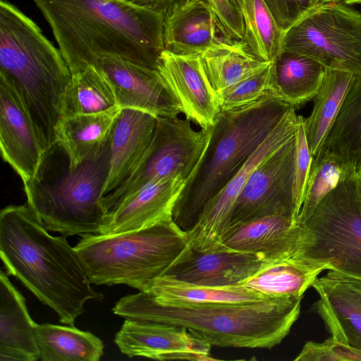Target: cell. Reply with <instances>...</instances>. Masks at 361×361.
<instances>
[{
  "mask_svg": "<svg viewBox=\"0 0 361 361\" xmlns=\"http://www.w3.org/2000/svg\"><path fill=\"white\" fill-rule=\"evenodd\" d=\"M72 73L103 55L157 69L164 16L124 0H34Z\"/></svg>",
  "mask_w": 361,
  "mask_h": 361,
  "instance_id": "1",
  "label": "cell"
},
{
  "mask_svg": "<svg viewBox=\"0 0 361 361\" xmlns=\"http://www.w3.org/2000/svg\"><path fill=\"white\" fill-rule=\"evenodd\" d=\"M0 255L7 274L52 309L62 324L73 326L88 300L104 298L92 288L66 237L51 235L27 203L1 209Z\"/></svg>",
  "mask_w": 361,
  "mask_h": 361,
  "instance_id": "2",
  "label": "cell"
},
{
  "mask_svg": "<svg viewBox=\"0 0 361 361\" xmlns=\"http://www.w3.org/2000/svg\"><path fill=\"white\" fill-rule=\"evenodd\" d=\"M302 299L164 304L139 291L121 298L112 310L125 319L185 327L211 346L271 349L285 338L298 319Z\"/></svg>",
  "mask_w": 361,
  "mask_h": 361,
  "instance_id": "3",
  "label": "cell"
},
{
  "mask_svg": "<svg viewBox=\"0 0 361 361\" xmlns=\"http://www.w3.org/2000/svg\"><path fill=\"white\" fill-rule=\"evenodd\" d=\"M71 72L57 49L30 18L0 1V78L18 92L44 153L58 142Z\"/></svg>",
  "mask_w": 361,
  "mask_h": 361,
  "instance_id": "4",
  "label": "cell"
},
{
  "mask_svg": "<svg viewBox=\"0 0 361 361\" xmlns=\"http://www.w3.org/2000/svg\"><path fill=\"white\" fill-rule=\"evenodd\" d=\"M293 108L269 94L245 106L221 111L195 169L175 202L172 218L187 232L205 204L218 193L284 115Z\"/></svg>",
  "mask_w": 361,
  "mask_h": 361,
  "instance_id": "5",
  "label": "cell"
},
{
  "mask_svg": "<svg viewBox=\"0 0 361 361\" xmlns=\"http://www.w3.org/2000/svg\"><path fill=\"white\" fill-rule=\"evenodd\" d=\"M57 142L44 154L34 178L24 183L27 204L48 231L66 237L101 233L103 190L109 169V147L97 159L70 169Z\"/></svg>",
  "mask_w": 361,
  "mask_h": 361,
  "instance_id": "6",
  "label": "cell"
},
{
  "mask_svg": "<svg viewBox=\"0 0 361 361\" xmlns=\"http://www.w3.org/2000/svg\"><path fill=\"white\" fill-rule=\"evenodd\" d=\"M81 237L74 249L92 283L139 291L161 276L188 243L173 218L135 231Z\"/></svg>",
  "mask_w": 361,
  "mask_h": 361,
  "instance_id": "7",
  "label": "cell"
},
{
  "mask_svg": "<svg viewBox=\"0 0 361 361\" xmlns=\"http://www.w3.org/2000/svg\"><path fill=\"white\" fill-rule=\"evenodd\" d=\"M302 226L304 257L361 278V182L355 176L329 192Z\"/></svg>",
  "mask_w": 361,
  "mask_h": 361,
  "instance_id": "8",
  "label": "cell"
},
{
  "mask_svg": "<svg viewBox=\"0 0 361 361\" xmlns=\"http://www.w3.org/2000/svg\"><path fill=\"white\" fill-rule=\"evenodd\" d=\"M310 57L326 68L361 75V13L329 1L286 31L281 53Z\"/></svg>",
  "mask_w": 361,
  "mask_h": 361,
  "instance_id": "9",
  "label": "cell"
},
{
  "mask_svg": "<svg viewBox=\"0 0 361 361\" xmlns=\"http://www.w3.org/2000/svg\"><path fill=\"white\" fill-rule=\"evenodd\" d=\"M209 130H195L186 118L157 117L152 141L135 169L118 188L102 197L104 214L152 182L173 176L186 180L203 154Z\"/></svg>",
  "mask_w": 361,
  "mask_h": 361,
  "instance_id": "10",
  "label": "cell"
},
{
  "mask_svg": "<svg viewBox=\"0 0 361 361\" xmlns=\"http://www.w3.org/2000/svg\"><path fill=\"white\" fill-rule=\"evenodd\" d=\"M296 123L295 109L291 108L228 182L205 204L195 225L186 232L192 248L200 252L222 248V238L229 227L233 206L247 179L267 157L294 136Z\"/></svg>",
  "mask_w": 361,
  "mask_h": 361,
  "instance_id": "11",
  "label": "cell"
},
{
  "mask_svg": "<svg viewBox=\"0 0 361 361\" xmlns=\"http://www.w3.org/2000/svg\"><path fill=\"white\" fill-rule=\"evenodd\" d=\"M295 151L294 135L253 171L233 206L228 228L272 215L297 219L293 195Z\"/></svg>",
  "mask_w": 361,
  "mask_h": 361,
  "instance_id": "12",
  "label": "cell"
},
{
  "mask_svg": "<svg viewBox=\"0 0 361 361\" xmlns=\"http://www.w3.org/2000/svg\"><path fill=\"white\" fill-rule=\"evenodd\" d=\"M110 83L121 108L156 117L183 114L182 106L158 70L112 55L99 56L93 66Z\"/></svg>",
  "mask_w": 361,
  "mask_h": 361,
  "instance_id": "13",
  "label": "cell"
},
{
  "mask_svg": "<svg viewBox=\"0 0 361 361\" xmlns=\"http://www.w3.org/2000/svg\"><path fill=\"white\" fill-rule=\"evenodd\" d=\"M114 343L128 357L159 360H214L211 345L185 327L126 319Z\"/></svg>",
  "mask_w": 361,
  "mask_h": 361,
  "instance_id": "14",
  "label": "cell"
},
{
  "mask_svg": "<svg viewBox=\"0 0 361 361\" xmlns=\"http://www.w3.org/2000/svg\"><path fill=\"white\" fill-rule=\"evenodd\" d=\"M327 271L312 284L318 300L312 310L322 319L332 340L361 351V278Z\"/></svg>",
  "mask_w": 361,
  "mask_h": 361,
  "instance_id": "15",
  "label": "cell"
},
{
  "mask_svg": "<svg viewBox=\"0 0 361 361\" xmlns=\"http://www.w3.org/2000/svg\"><path fill=\"white\" fill-rule=\"evenodd\" d=\"M157 70L180 102L185 117L201 129H210L221 110L216 92L202 68L200 54L180 55L164 50Z\"/></svg>",
  "mask_w": 361,
  "mask_h": 361,
  "instance_id": "16",
  "label": "cell"
},
{
  "mask_svg": "<svg viewBox=\"0 0 361 361\" xmlns=\"http://www.w3.org/2000/svg\"><path fill=\"white\" fill-rule=\"evenodd\" d=\"M263 255L221 249L200 252L186 247L162 276L190 283L220 287L240 283L267 262Z\"/></svg>",
  "mask_w": 361,
  "mask_h": 361,
  "instance_id": "17",
  "label": "cell"
},
{
  "mask_svg": "<svg viewBox=\"0 0 361 361\" xmlns=\"http://www.w3.org/2000/svg\"><path fill=\"white\" fill-rule=\"evenodd\" d=\"M0 147L2 159L20 176L23 184L35 177L44 153L19 94L1 78Z\"/></svg>",
  "mask_w": 361,
  "mask_h": 361,
  "instance_id": "18",
  "label": "cell"
},
{
  "mask_svg": "<svg viewBox=\"0 0 361 361\" xmlns=\"http://www.w3.org/2000/svg\"><path fill=\"white\" fill-rule=\"evenodd\" d=\"M185 181L180 176L166 177L126 197L104 212L101 234L135 231L172 218L175 202Z\"/></svg>",
  "mask_w": 361,
  "mask_h": 361,
  "instance_id": "19",
  "label": "cell"
},
{
  "mask_svg": "<svg viewBox=\"0 0 361 361\" xmlns=\"http://www.w3.org/2000/svg\"><path fill=\"white\" fill-rule=\"evenodd\" d=\"M305 230L292 216L272 215L230 227L222 238L226 249L260 254L273 259L301 250Z\"/></svg>",
  "mask_w": 361,
  "mask_h": 361,
  "instance_id": "20",
  "label": "cell"
},
{
  "mask_svg": "<svg viewBox=\"0 0 361 361\" xmlns=\"http://www.w3.org/2000/svg\"><path fill=\"white\" fill-rule=\"evenodd\" d=\"M157 117L144 111L122 108L110 139L108 176L103 197L118 188L135 169L149 147Z\"/></svg>",
  "mask_w": 361,
  "mask_h": 361,
  "instance_id": "21",
  "label": "cell"
},
{
  "mask_svg": "<svg viewBox=\"0 0 361 361\" xmlns=\"http://www.w3.org/2000/svg\"><path fill=\"white\" fill-rule=\"evenodd\" d=\"M25 299L0 271V361L40 359L35 328Z\"/></svg>",
  "mask_w": 361,
  "mask_h": 361,
  "instance_id": "22",
  "label": "cell"
},
{
  "mask_svg": "<svg viewBox=\"0 0 361 361\" xmlns=\"http://www.w3.org/2000/svg\"><path fill=\"white\" fill-rule=\"evenodd\" d=\"M216 23L209 7L200 0H182L164 16V49L180 55L200 54L213 45Z\"/></svg>",
  "mask_w": 361,
  "mask_h": 361,
  "instance_id": "23",
  "label": "cell"
},
{
  "mask_svg": "<svg viewBox=\"0 0 361 361\" xmlns=\"http://www.w3.org/2000/svg\"><path fill=\"white\" fill-rule=\"evenodd\" d=\"M122 108L63 117L58 128V143L65 151L70 169L99 158L109 147L115 121Z\"/></svg>",
  "mask_w": 361,
  "mask_h": 361,
  "instance_id": "24",
  "label": "cell"
},
{
  "mask_svg": "<svg viewBox=\"0 0 361 361\" xmlns=\"http://www.w3.org/2000/svg\"><path fill=\"white\" fill-rule=\"evenodd\" d=\"M329 269L328 264L310 260L299 251L268 259L257 273L239 284L269 298L303 297L319 275Z\"/></svg>",
  "mask_w": 361,
  "mask_h": 361,
  "instance_id": "25",
  "label": "cell"
},
{
  "mask_svg": "<svg viewBox=\"0 0 361 361\" xmlns=\"http://www.w3.org/2000/svg\"><path fill=\"white\" fill-rule=\"evenodd\" d=\"M322 154L334 157L356 174L361 163V75H356L348 90L324 145L315 157Z\"/></svg>",
  "mask_w": 361,
  "mask_h": 361,
  "instance_id": "26",
  "label": "cell"
},
{
  "mask_svg": "<svg viewBox=\"0 0 361 361\" xmlns=\"http://www.w3.org/2000/svg\"><path fill=\"white\" fill-rule=\"evenodd\" d=\"M274 63L275 97L295 109L314 99L324 78L326 68L323 65L293 52H281Z\"/></svg>",
  "mask_w": 361,
  "mask_h": 361,
  "instance_id": "27",
  "label": "cell"
},
{
  "mask_svg": "<svg viewBox=\"0 0 361 361\" xmlns=\"http://www.w3.org/2000/svg\"><path fill=\"white\" fill-rule=\"evenodd\" d=\"M204 71L218 92L264 68L273 62L252 55L242 40L223 38L200 54Z\"/></svg>",
  "mask_w": 361,
  "mask_h": 361,
  "instance_id": "28",
  "label": "cell"
},
{
  "mask_svg": "<svg viewBox=\"0 0 361 361\" xmlns=\"http://www.w3.org/2000/svg\"><path fill=\"white\" fill-rule=\"evenodd\" d=\"M35 335L42 361H99L104 354L99 337L74 325L36 323Z\"/></svg>",
  "mask_w": 361,
  "mask_h": 361,
  "instance_id": "29",
  "label": "cell"
},
{
  "mask_svg": "<svg viewBox=\"0 0 361 361\" xmlns=\"http://www.w3.org/2000/svg\"><path fill=\"white\" fill-rule=\"evenodd\" d=\"M145 292L157 302L164 304L238 303L273 298L240 284L207 286L187 283L166 276L154 279Z\"/></svg>",
  "mask_w": 361,
  "mask_h": 361,
  "instance_id": "30",
  "label": "cell"
},
{
  "mask_svg": "<svg viewBox=\"0 0 361 361\" xmlns=\"http://www.w3.org/2000/svg\"><path fill=\"white\" fill-rule=\"evenodd\" d=\"M355 76L347 71L326 68L322 85L313 99L312 111L304 118L307 142L313 158L322 147Z\"/></svg>",
  "mask_w": 361,
  "mask_h": 361,
  "instance_id": "31",
  "label": "cell"
},
{
  "mask_svg": "<svg viewBox=\"0 0 361 361\" xmlns=\"http://www.w3.org/2000/svg\"><path fill=\"white\" fill-rule=\"evenodd\" d=\"M116 106L119 105L112 87L94 66L72 73L65 94L63 118L99 113Z\"/></svg>",
  "mask_w": 361,
  "mask_h": 361,
  "instance_id": "32",
  "label": "cell"
},
{
  "mask_svg": "<svg viewBox=\"0 0 361 361\" xmlns=\"http://www.w3.org/2000/svg\"><path fill=\"white\" fill-rule=\"evenodd\" d=\"M244 23L242 41L257 59L274 62L281 54L283 33L263 0H245L241 11Z\"/></svg>",
  "mask_w": 361,
  "mask_h": 361,
  "instance_id": "33",
  "label": "cell"
},
{
  "mask_svg": "<svg viewBox=\"0 0 361 361\" xmlns=\"http://www.w3.org/2000/svg\"><path fill=\"white\" fill-rule=\"evenodd\" d=\"M352 176H355L353 171L330 155L312 158L305 199L297 219L298 224L303 225L322 198L341 181Z\"/></svg>",
  "mask_w": 361,
  "mask_h": 361,
  "instance_id": "34",
  "label": "cell"
},
{
  "mask_svg": "<svg viewBox=\"0 0 361 361\" xmlns=\"http://www.w3.org/2000/svg\"><path fill=\"white\" fill-rule=\"evenodd\" d=\"M274 63L217 93L221 111L237 109L262 97L274 95Z\"/></svg>",
  "mask_w": 361,
  "mask_h": 361,
  "instance_id": "35",
  "label": "cell"
},
{
  "mask_svg": "<svg viewBox=\"0 0 361 361\" xmlns=\"http://www.w3.org/2000/svg\"><path fill=\"white\" fill-rule=\"evenodd\" d=\"M295 151L294 159L293 195L297 219L301 209L311 168V154L305 135L304 117L297 115L295 131Z\"/></svg>",
  "mask_w": 361,
  "mask_h": 361,
  "instance_id": "36",
  "label": "cell"
},
{
  "mask_svg": "<svg viewBox=\"0 0 361 361\" xmlns=\"http://www.w3.org/2000/svg\"><path fill=\"white\" fill-rule=\"evenodd\" d=\"M284 33L309 13L331 0H263Z\"/></svg>",
  "mask_w": 361,
  "mask_h": 361,
  "instance_id": "37",
  "label": "cell"
},
{
  "mask_svg": "<svg viewBox=\"0 0 361 361\" xmlns=\"http://www.w3.org/2000/svg\"><path fill=\"white\" fill-rule=\"evenodd\" d=\"M294 360H361V351L341 344L329 337L322 343L306 342Z\"/></svg>",
  "mask_w": 361,
  "mask_h": 361,
  "instance_id": "38",
  "label": "cell"
},
{
  "mask_svg": "<svg viewBox=\"0 0 361 361\" xmlns=\"http://www.w3.org/2000/svg\"><path fill=\"white\" fill-rule=\"evenodd\" d=\"M212 10L217 29L224 38L242 40L244 23L242 15L233 8L228 0H200Z\"/></svg>",
  "mask_w": 361,
  "mask_h": 361,
  "instance_id": "39",
  "label": "cell"
},
{
  "mask_svg": "<svg viewBox=\"0 0 361 361\" xmlns=\"http://www.w3.org/2000/svg\"><path fill=\"white\" fill-rule=\"evenodd\" d=\"M133 5L147 9L148 11L164 15L176 4L182 0H124Z\"/></svg>",
  "mask_w": 361,
  "mask_h": 361,
  "instance_id": "40",
  "label": "cell"
},
{
  "mask_svg": "<svg viewBox=\"0 0 361 361\" xmlns=\"http://www.w3.org/2000/svg\"><path fill=\"white\" fill-rule=\"evenodd\" d=\"M228 1L233 8H235L239 13H241V11L243 8L245 0H228Z\"/></svg>",
  "mask_w": 361,
  "mask_h": 361,
  "instance_id": "41",
  "label": "cell"
},
{
  "mask_svg": "<svg viewBox=\"0 0 361 361\" xmlns=\"http://www.w3.org/2000/svg\"><path fill=\"white\" fill-rule=\"evenodd\" d=\"M332 1L342 3L346 5L361 4V0H331Z\"/></svg>",
  "mask_w": 361,
  "mask_h": 361,
  "instance_id": "42",
  "label": "cell"
}]
</instances>
